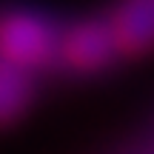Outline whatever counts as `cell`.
Returning a JSON list of instances; mask_svg holds the SVG:
<instances>
[{
	"mask_svg": "<svg viewBox=\"0 0 154 154\" xmlns=\"http://www.w3.org/2000/svg\"><path fill=\"white\" fill-rule=\"evenodd\" d=\"M32 72L14 66L9 60H0V128L17 123L26 109L32 106Z\"/></svg>",
	"mask_w": 154,
	"mask_h": 154,
	"instance_id": "277c9868",
	"label": "cell"
},
{
	"mask_svg": "<svg viewBox=\"0 0 154 154\" xmlns=\"http://www.w3.org/2000/svg\"><path fill=\"white\" fill-rule=\"evenodd\" d=\"M114 57H117V46L111 37L109 20H80L69 26L57 43V60L80 74L100 72Z\"/></svg>",
	"mask_w": 154,
	"mask_h": 154,
	"instance_id": "7a4b0ae2",
	"label": "cell"
},
{
	"mask_svg": "<svg viewBox=\"0 0 154 154\" xmlns=\"http://www.w3.org/2000/svg\"><path fill=\"white\" fill-rule=\"evenodd\" d=\"M106 20L120 57H140L154 49V0H117Z\"/></svg>",
	"mask_w": 154,
	"mask_h": 154,
	"instance_id": "3957f363",
	"label": "cell"
},
{
	"mask_svg": "<svg viewBox=\"0 0 154 154\" xmlns=\"http://www.w3.org/2000/svg\"><path fill=\"white\" fill-rule=\"evenodd\" d=\"M57 43L60 34L37 11L9 9L0 14V60L37 72L57 57Z\"/></svg>",
	"mask_w": 154,
	"mask_h": 154,
	"instance_id": "6da1fadb",
	"label": "cell"
}]
</instances>
